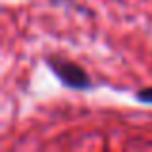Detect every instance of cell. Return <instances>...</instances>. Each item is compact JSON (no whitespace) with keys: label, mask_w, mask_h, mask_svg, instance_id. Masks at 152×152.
<instances>
[{"label":"cell","mask_w":152,"mask_h":152,"mask_svg":"<svg viewBox=\"0 0 152 152\" xmlns=\"http://www.w3.org/2000/svg\"><path fill=\"white\" fill-rule=\"evenodd\" d=\"M46 64L58 75L60 81L66 87H69V89L83 91V89H89L91 87V77L87 75V71L79 64L71 62V60H66V58H52V56L46 58Z\"/></svg>","instance_id":"cell-1"},{"label":"cell","mask_w":152,"mask_h":152,"mask_svg":"<svg viewBox=\"0 0 152 152\" xmlns=\"http://www.w3.org/2000/svg\"><path fill=\"white\" fill-rule=\"evenodd\" d=\"M137 98H139V100H141V102L152 104V87H148V89H142V91H139Z\"/></svg>","instance_id":"cell-2"}]
</instances>
